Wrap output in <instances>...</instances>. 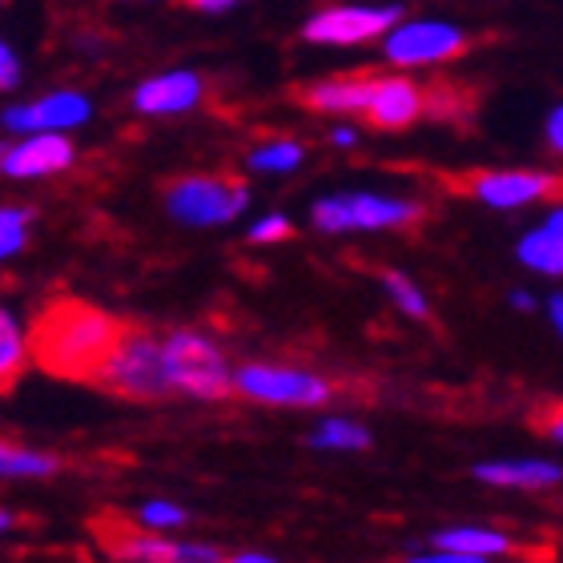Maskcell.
<instances>
[{"instance_id": "44dd1931", "label": "cell", "mask_w": 563, "mask_h": 563, "mask_svg": "<svg viewBox=\"0 0 563 563\" xmlns=\"http://www.w3.org/2000/svg\"><path fill=\"white\" fill-rule=\"evenodd\" d=\"M24 358H33L29 354V339L21 334L16 318L0 314V378H4V390H12V383L21 378Z\"/></svg>"}, {"instance_id": "7a4b0ae2", "label": "cell", "mask_w": 563, "mask_h": 563, "mask_svg": "<svg viewBox=\"0 0 563 563\" xmlns=\"http://www.w3.org/2000/svg\"><path fill=\"white\" fill-rule=\"evenodd\" d=\"M97 387L109 390V395H121V399H137V402H153V399L174 395L169 366H165V334L157 339L153 330L125 327L118 351L109 354L106 371L97 375Z\"/></svg>"}, {"instance_id": "ffe728a7", "label": "cell", "mask_w": 563, "mask_h": 563, "mask_svg": "<svg viewBox=\"0 0 563 563\" xmlns=\"http://www.w3.org/2000/svg\"><path fill=\"white\" fill-rule=\"evenodd\" d=\"M57 467L60 459L45 455V451H29V446H12V443L0 446V471L9 479H48V475H57Z\"/></svg>"}, {"instance_id": "484cf974", "label": "cell", "mask_w": 563, "mask_h": 563, "mask_svg": "<svg viewBox=\"0 0 563 563\" xmlns=\"http://www.w3.org/2000/svg\"><path fill=\"white\" fill-rule=\"evenodd\" d=\"M282 238H290V222L282 218V213H271V218H262V222L250 225V242H282Z\"/></svg>"}, {"instance_id": "d6986e66", "label": "cell", "mask_w": 563, "mask_h": 563, "mask_svg": "<svg viewBox=\"0 0 563 563\" xmlns=\"http://www.w3.org/2000/svg\"><path fill=\"white\" fill-rule=\"evenodd\" d=\"M306 157V145H298V141H262V145H254V150L246 153V165L254 169V174H290V169H298Z\"/></svg>"}, {"instance_id": "ba28073f", "label": "cell", "mask_w": 563, "mask_h": 563, "mask_svg": "<svg viewBox=\"0 0 563 563\" xmlns=\"http://www.w3.org/2000/svg\"><path fill=\"white\" fill-rule=\"evenodd\" d=\"M234 390L254 402H271V407H327L334 399V387L314 371H298V366H271L250 363L234 371Z\"/></svg>"}, {"instance_id": "d6a6232c", "label": "cell", "mask_w": 563, "mask_h": 563, "mask_svg": "<svg viewBox=\"0 0 563 563\" xmlns=\"http://www.w3.org/2000/svg\"><path fill=\"white\" fill-rule=\"evenodd\" d=\"M354 141H358V133L346 130V125H339V130H330V145H339V150H351Z\"/></svg>"}, {"instance_id": "83f0119b", "label": "cell", "mask_w": 563, "mask_h": 563, "mask_svg": "<svg viewBox=\"0 0 563 563\" xmlns=\"http://www.w3.org/2000/svg\"><path fill=\"white\" fill-rule=\"evenodd\" d=\"M407 563H487L483 555H467V552H446V548H439V552L431 555H415V560Z\"/></svg>"}, {"instance_id": "1f68e13d", "label": "cell", "mask_w": 563, "mask_h": 563, "mask_svg": "<svg viewBox=\"0 0 563 563\" xmlns=\"http://www.w3.org/2000/svg\"><path fill=\"white\" fill-rule=\"evenodd\" d=\"M548 314H552L555 334H560V339H563V294H555V298H548Z\"/></svg>"}, {"instance_id": "d4e9b609", "label": "cell", "mask_w": 563, "mask_h": 563, "mask_svg": "<svg viewBox=\"0 0 563 563\" xmlns=\"http://www.w3.org/2000/svg\"><path fill=\"white\" fill-rule=\"evenodd\" d=\"M137 519L145 523V528H181V523H186V511H181L177 504H162V499H153V504L141 507Z\"/></svg>"}, {"instance_id": "d590c367", "label": "cell", "mask_w": 563, "mask_h": 563, "mask_svg": "<svg viewBox=\"0 0 563 563\" xmlns=\"http://www.w3.org/2000/svg\"><path fill=\"white\" fill-rule=\"evenodd\" d=\"M511 306H516V310H531V294L516 290V294H511Z\"/></svg>"}, {"instance_id": "8fae6325", "label": "cell", "mask_w": 563, "mask_h": 563, "mask_svg": "<svg viewBox=\"0 0 563 563\" xmlns=\"http://www.w3.org/2000/svg\"><path fill=\"white\" fill-rule=\"evenodd\" d=\"M93 118V106L85 93H73V89H57V93H45L36 101H24V106L4 109V130L12 133H65L77 130Z\"/></svg>"}, {"instance_id": "e575fe53", "label": "cell", "mask_w": 563, "mask_h": 563, "mask_svg": "<svg viewBox=\"0 0 563 563\" xmlns=\"http://www.w3.org/2000/svg\"><path fill=\"white\" fill-rule=\"evenodd\" d=\"M543 225H548V230H555V234L563 238V206H555V210L548 213V222H543Z\"/></svg>"}, {"instance_id": "277c9868", "label": "cell", "mask_w": 563, "mask_h": 563, "mask_svg": "<svg viewBox=\"0 0 563 563\" xmlns=\"http://www.w3.org/2000/svg\"><path fill=\"white\" fill-rule=\"evenodd\" d=\"M246 206V186L225 174H186L165 186V210L181 225H225Z\"/></svg>"}, {"instance_id": "f546056e", "label": "cell", "mask_w": 563, "mask_h": 563, "mask_svg": "<svg viewBox=\"0 0 563 563\" xmlns=\"http://www.w3.org/2000/svg\"><path fill=\"white\" fill-rule=\"evenodd\" d=\"M536 427L552 434L555 443H563V407H555L552 415H540V419H536Z\"/></svg>"}, {"instance_id": "5b68a950", "label": "cell", "mask_w": 563, "mask_h": 563, "mask_svg": "<svg viewBox=\"0 0 563 563\" xmlns=\"http://www.w3.org/2000/svg\"><path fill=\"white\" fill-rule=\"evenodd\" d=\"M422 218V206L411 198H383V194H334L310 206V222L322 234H346V230H399Z\"/></svg>"}, {"instance_id": "7402d4cb", "label": "cell", "mask_w": 563, "mask_h": 563, "mask_svg": "<svg viewBox=\"0 0 563 563\" xmlns=\"http://www.w3.org/2000/svg\"><path fill=\"white\" fill-rule=\"evenodd\" d=\"M310 446H322V451H366L371 431L351 419H327L318 422V431L310 434Z\"/></svg>"}, {"instance_id": "4316f807", "label": "cell", "mask_w": 563, "mask_h": 563, "mask_svg": "<svg viewBox=\"0 0 563 563\" xmlns=\"http://www.w3.org/2000/svg\"><path fill=\"white\" fill-rule=\"evenodd\" d=\"M21 77V60L12 53V45H0V89H12Z\"/></svg>"}, {"instance_id": "e0dca14e", "label": "cell", "mask_w": 563, "mask_h": 563, "mask_svg": "<svg viewBox=\"0 0 563 563\" xmlns=\"http://www.w3.org/2000/svg\"><path fill=\"white\" fill-rule=\"evenodd\" d=\"M434 548L492 560V555L511 552V540H507L504 531H492V528H446V531H439V536H434Z\"/></svg>"}, {"instance_id": "cb8c5ba5", "label": "cell", "mask_w": 563, "mask_h": 563, "mask_svg": "<svg viewBox=\"0 0 563 563\" xmlns=\"http://www.w3.org/2000/svg\"><path fill=\"white\" fill-rule=\"evenodd\" d=\"M29 218H33V213L21 210V206L0 210V254H4V258H12L16 250H24V230H29Z\"/></svg>"}, {"instance_id": "836d02e7", "label": "cell", "mask_w": 563, "mask_h": 563, "mask_svg": "<svg viewBox=\"0 0 563 563\" xmlns=\"http://www.w3.org/2000/svg\"><path fill=\"white\" fill-rule=\"evenodd\" d=\"M230 563H278L271 555H258V552H242V555H230Z\"/></svg>"}, {"instance_id": "6da1fadb", "label": "cell", "mask_w": 563, "mask_h": 563, "mask_svg": "<svg viewBox=\"0 0 563 563\" xmlns=\"http://www.w3.org/2000/svg\"><path fill=\"white\" fill-rule=\"evenodd\" d=\"M121 334L125 322L106 314L101 306L81 298H53L29 330V354L53 378L97 383L109 354L118 351Z\"/></svg>"}, {"instance_id": "4fadbf2b", "label": "cell", "mask_w": 563, "mask_h": 563, "mask_svg": "<svg viewBox=\"0 0 563 563\" xmlns=\"http://www.w3.org/2000/svg\"><path fill=\"white\" fill-rule=\"evenodd\" d=\"M77 150H73L69 137H60V133H24L16 145L4 150L0 157V169L4 177H48V174H60V169H69Z\"/></svg>"}, {"instance_id": "5bb4252c", "label": "cell", "mask_w": 563, "mask_h": 563, "mask_svg": "<svg viewBox=\"0 0 563 563\" xmlns=\"http://www.w3.org/2000/svg\"><path fill=\"white\" fill-rule=\"evenodd\" d=\"M431 106L427 93H422L419 85L411 77H375V97H371V109H366V118L375 130H407L415 121L422 118V109Z\"/></svg>"}, {"instance_id": "2e32d148", "label": "cell", "mask_w": 563, "mask_h": 563, "mask_svg": "<svg viewBox=\"0 0 563 563\" xmlns=\"http://www.w3.org/2000/svg\"><path fill=\"white\" fill-rule=\"evenodd\" d=\"M475 479L495 483V487H516V492H543V487L563 483V467L548 459H499V463H479Z\"/></svg>"}, {"instance_id": "9a60e30c", "label": "cell", "mask_w": 563, "mask_h": 563, "mask_svg": "<svg viewBox=\"0 0 563 563\" xmlns=\"http://www.w3.org/2000/svg\"><path fill=\"white\" fill-rule=\"evenodd\" d=\"M371 97H375V77L346 73V77H327V81L306 85L302 106L314 109V113H334V118H351V113H363L366 118Z\"/></svg>"}, {"instance_id": "3957f363", "label": "cell", "mask_w": 563, "mask_h": 563, "mask_svg": "<svg viewBox=\"0 0 563 563\" xmlns=\"http://www.w3.org/2000/svg\"><path fill=\"white\" fill-rule=\"evenodd\" d=\"M165 366L177 395L189 399H225L234 390V371L225 366L222 351L198 330H169L165 334Z\"/></svg>"}, {"instance_id": "ac0fdd59", "label": "cell", "mask_w": 563, "mask_h": 563, "mask_svg": "<svg viewBox=\"0 0 563 563\" xmlns=\"http://www.w3.org/2000/svg\"><path fill=\"white\" fill-rule=\"evenodd\" d=\"M519 262L531 266L540 274H552V278H563V238L548 225L531 230L523 242H519Z\"/></svg>"}, {"instance_id": "30bf717a", "label": "cell", "mask_w": 563, "mask_h": 563, "mask_svg": "<svg viewBox=\"0 0 563 563\" xmlns=\"http://www.w3.org/2000/svg\"><path fill=\"white\" fill-rule=\"evenodd\" d=\"M459 189H467L471 198H479L492 210H519V206L563 198V177L543 169H479L463 177Z\"/></svg>"}, {"instance_id": "52a82bcc", "label": "cell", "mask_w": 563, "mask_h": 563, "mask_svg": "<svg viewBox=\"0 0 563 563\" xmlns=\"http://www.w3.org/2000/svg\"><path fill=\"white\" fill-rule=\"evenodd\" d=\"M471 45V36L451 21H399L383 36V57L395 69H422V65H443V60L463 57Z\"/></svg>"}, {"instance_id": "8992f818", "label": "cell", "mask_w": 563, "mask_h": 563, "mask_svg": "<svg viewBox=\"0 0 563 563\" xmlns=\"http://www.w3.org/2000/svg\"><path fill=\"white\" fill-rule=\"evenodd\" d=\"M402 21V4H327V9L310 12L302 21L306 45H366V41H383V36Z\"/></svg>"}, {"instance_id": "9c48e42d", "label": "cell", "mask_w": 563, "mask_h": 563, "mask_svg": "<svg viewBox=\"0 0 563 563\" xmlns=\"http://www.w3.org/2000/svg\"><path fill=\"white\" fill-rule=\"evenodd\" d=\"M93 531L109 560L118 563H230L210 543H174V540H157V536H141L133 523H125L118 516L97 519Z\"/></svg>"}, {"instance_id": "7c38bea8", "label": "cell", "mask_w": 563, "mask_h": 563, "mask_svg": "<svg viewBox=\"0 0 563 563\" xmlns=\"http://www.w3.org/2000/svg\"><path fill=\"white\" fill-rule=\"evenodd\" d=\"M201 93H206V85H201L198 73L169 69L150 77V81H141L130 101L141 118H174V113H189V109L198 106Z\"/></svg>"}, {"instance_id": "f1b7e54d", "label": "cell", "mask_w": 563, "mask_h": 563, "mask_svg": "<svg viewBox=\"0 0 563 563\" xmlns=\"http://www.w3.org/2000/svg\"><path fill=\"white\" fill-rule=\"evenodd\" d=\"M543 133H548V150L563 157V106H555L552 113H548V125H543Z\"/></svg>"}, {"instance_id": "603a6c76", "label": "cell", "mask_w": 563, "mask_h": 563, "mask_svg": "<svg viewBox=\"0 0 563 563\" xmlns=\"http://www.w3.org/2000/svg\"><path fill=\"white\" fill-rule=\"evenodd\" d=\"M383 286H387L390 302L399 306V310L407 318H415V322H427V318H431V306H427V298H422L419 286H415V282L407 278V274L387 271V274H383Z\"/></svg>"}, {"instance_id": "4dcf8cb0", "label": "cell", "mask_w": 563, "mask_h": 563, "mask_svg": "<svg viewBox=\"0 0 563 563\" xmlns=\"http://www.w3.org/2000/svg\"><path fill=\"white\" fill-rule=\"evenodd\" d=\"M194 12H230L234 4H242V0H186Z\"/></svg>"}]
</instances>
